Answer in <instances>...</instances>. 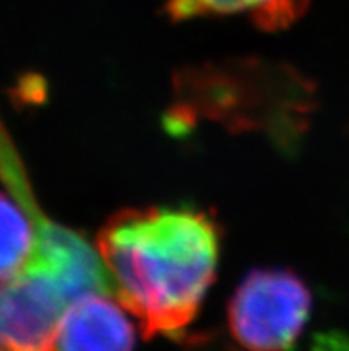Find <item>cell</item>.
Segmentation results:
<instances>
[{
  "instance_id": "cell-1",
  "label": "cell",
  "mask_w": 349,
  "mask_h": 351,
  "mask_svg": "<svg viewBox=\"0 0 349 351\" xmlns=\"http://www.w3.org/2000/svg\"><path fill=\"white\" fill-rule=\"evenodd\" d=\"M221 227L189 204L123 209L98 232L97 252L112 294L145 337H177L216 278Z\"/></svg>"
},
{
  "instance_id": "cell-2",
  "label": "cell",
  "mask_w": 349,
  "mask_h": 351,
  "mask_svg": "<svg viewBox=\"0 0 349 351\" xmlns=\"http://www.w3.org/2000/svg\"><path fill=\"white\" fill-rule=\"evenodd\" d=\"M312 88L289 66L262 59L189 68L175 77L173 125L219 121L234 130H261L280 143L298 138Z\"/></svg>"
},
{
  "instance_id": "cell-3",
  "label": "cell",
  "mask_w": 349,
  "mask_h": 351,
  "mask_svg": "<svg viewBox=\"0 0 349 351\" xmlns=\"http://www.w3.org/2000/svg\"><path fill=\"white\" fill-rule=\"evenodd\" d=\"M312 312V294L296 273L253 269L228 303V326L250 351H291Z\"/></svg>"
},
{
  "instance_id": "cell-4",
  "label": "cell",
  "mask_w": 349,
  "mask_h": 351,
  "mask_svg": "<svg viewBox=\"0 0 349 351\" xmlns=\"http://www.w3.org/2000/svg\"><path fill=\"white\" fill-rule=\"evenodd\" d=\"M73 300L43 267L23 264L0 280V351H53L59 319Z\"/></svg>"
},
{
  "instance_id": "cell-5",
  "label": "cell",
  "mask_w": 349,
  "mask_h": 351,
  "mask_svg": "<svg viewBox=\"0 0 349 351\" xmlns=\"http://www.w3.org/2000/svg\"><path fill=\"white\" fill-rule=\"evenodd\" d=\"M112 298L89 293L73 300L59 319L53 351H132L134 326Z\"/></svg>"
},
{
  "instance_id": "cell-6",
  "label": "cell",
  "mask_w": 349,
  "mask_h": 351,
  "mask_svg": "<svg viewBox=\"0 0 349 351\" xmlns=\"http://www.w3.org/2000/svg\"><path fill=\"white\" fill-rule=\"evenodd\" d=\"M309 0H168L173 22L202 16L244 14L262 31H282L305 13Z\"/></svg>"
}]
</instances>
